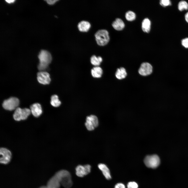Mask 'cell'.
Instances as JSON below:
<instances>
[{
	"instance_id": "cell-1",
	"label": "cell",
	"mask_w": 188,
	"mask_h": 188,
	"mask_svg": "<svg viewBox=\"0 0 188 188\" xmlns=\"http://www.w3.org/2000/svg\"><path fill=\"white\" fill-rule=\"evenodd\" d=\"M39 63L38 66V69L40 71H44L48 67L52 59V56L48 51L42 50L38 55Z\"/></svg>"
},
{
	"instance_id": "cell-2",
	"label": "cell",
	"mask_w": 188,
	"mask_h": 188,
	"mask_svg": "<svg viewBox=\"0 0 188 188\" xmlns=\"http://www.w3.org/2000/svg\"><path fill=\"white\" fill-rule=\"evenodd\" d=\"M95 36L97 44L100 46L106 45L110 40L109 33L106 30H98L95 33Z\"/></svg>"
},
{
	"instance_id": "cell-3",
	"label": "cell",
	"mask_w": 188,
	"mask_h": 188,
	"mask_svg": "<svg viewBox=\"0 0 188 188\" xmlns=\"http://www.w3.org/2000/svg\"><path fill=\"white\" fill-rule=\"evenodd\" d=\"M30 109L17 107L15 110L13 115L14 119L16 121L24 120L27 119L31 113Z\"/></svg>"
},
{
	"instance_id": "cell-4",
	"label": "cell",
	"mask_w": 188,
	"mask_h": 188,
	"mask_svg": "<svg viewBox=\"0 0 188 188\" xmlns=\"http://www.w3.org/2000/svg\"><path fill=\"white\" fill-rule=\"evenodd\" d=\"M19 103V101L17 98L12 97L4 101L2 106L5 109L11 111L18 107Z\"/></svg>"
},
{
	"instance_id": "cell-5",
	"label": "cell",
	"mask_w": 188,
	"mask_h": 188,
	"mask_svg": "<svg viewBox=\"0 0 188 188\" xmlns=\"http://www.w3.org/2000/svg\"><path fill=\"white\" fill-rule=\"evenodd\" d=\"M144 162L148 167L154 168L157 167L160 163V160L158 156L156 155H148L144 158Z\"/></svg>"
},
{
	"instance_id": "cell-6",
	"label": "cell",
	"mask_w": 188,
	"mask_h": 188,
	"mask_svg": "<svg viewBox=\"0 0 188 188\" xmlns=\"http://www.w3.org/2000/svg\"><path fill=\"white\" fill-rule=\"evenodd\" d=\"M98 120L96 116L91 115L87 117L85 125L89 131L93 130L98 126Z\"/></svg>"
},
{
	"instance_id": "cell-7",
	"label": "cell",
	"mask_w": 188,
	"mask_h": 188,
	"mask_svg": "<svg viewBox=\"0 0 188 188\" xmlns=\"http://www.w3.org/2000/svg\"><path fill=\"white\" fill-rule=\"evenodd\" d=\"M0 163L4 164L8 163L11 158V154L10 151L6 148H2L0 149Z\"/></svg>"
},
{
	"instance_id": "cell-8",
	"label": "cell",
	"mask_w": 188,
	"mask_h": 188,
	"mask_svg": "<svg viewBox=\"0 0 188 188\" xmlns=\"http://www.w3.org/2000/svg\"><path fill=\"white\" fill-rule=\"evenodd\" d=\"M91 167L89 164L79 165L75 168L76 174L78 177H83L90 172Z\"/></svg>"
},
{
	"instance_id": "cell-9",
	"label": "cell",
	"mask_w": 188,
	"mask_h": 188,
	"mask_svg": "<svg viewBox=\"0 0 188 188\" xmlns=\"http://www.w3.org/2000/svg\"><path fill=\"white\" fill-rule=\"evenodd\" d=\"M152 71V67L149 63L143 62L141 64L138 70L139 74L143 76H146L151 74Z\"/></svg>"
},
{
	"instance_id": "cell-10",
	"label": "cell",
	"mask_w": 188,
	"mask_h": 188,
	"mask_svg": "<svg viewBox=\"0 0 188 188\" xmlns=\"http://www.w3.org/2000/svg\"><path fill=\"white\" fill-rule=\"evenodd\" d=\"M37 79L40 83L43 84H48L51 81L49 74L45 71H40L37 74Z\"/></svg>"
},
{
	"instance_id": "cell-11",
	"label": "cell",
	"mask_w": 188,
	"mask_h": 188,
	"mask_svg": "<svg viewBox=\"0 0 188 188\" xmlns=\"http://www.w3.org/2000/svg\"><path fill=\"white\" fill-rule=\"evenodd\" d=\"M30 108L32 114L35 117H39L42 113L41 106L39 103H36L32 104L30 106Z\"/></svg>"
},
{
	"instance_id": "cell-12",
	"label": "cell",
	"mask_w": 188,
	"mask_h": 188,
	"mask_svg": "<svg viewBox=\"0 0 188 188\" xmlns=\"http://www.w3.org/2000/svg\"><path fill=\"white\" fill-rule=\"evenodd\" d=\"M91 25L89 22L86 21H82L78 24V27L79 30L82 32H88L90 29Z\"/></svg>"
},
{
	"instance_id": "cell-13",
	"label": "cell",
	"mask_w": 188,
	"mask_h": 188,
	"mask_svg": "<svg viewBox=\"0 0 188 188\" xmlns=\"http://www.w3.org/2000/svg\"><path fill=\"white\" fill-rule=\"evenodd\" d=\"M113 27L117 31H121L125 27V24L123 21L119 18H116L112 24Z\"/></svg>"
},
{
	"instance_id": "cell-14",
	"label": "cell",
	"mask_w": 188,
	"mask_h": 188,
	"mask_svg": "<svg viewBox=\"0 0 188 188\" xmlns=\"http://www.w3.org/2000/svg\"><path fill=\"white\" fill-rule=\"evenodd\" d=\"M99 168L102 171L105 178L108 180L111 178L109 170L107 166L104 164L100 163L98 165Z\"/></svg>"
},
{
	"instance_id": "cell-15",
	"label": "cell",
	"mask_w": 188,
	"mask_h": 188,
	"mask_svg": "<svg viewBox=\"0 0 188 188\" xmlns=\"http://www.w3.org/2000/svg\"><path fill=\"white\" fill-rule=\"evenodd\" d=\"M151 22L149 19L146 18L143 20L142 24V28L143 31L148 33L151 29Z\"/></svg>"
},
{
	"instance_id": "cell-16",
	"label": "cell",
	"mask_w": 188,
	"mask_h": 188,
	"mask_svg": "<svg viewBox=\"0 0 188 188\" xmlns=\"http://www.w3.org/2000/svg\"><path fill=\"white\" fill-rule=\"evenodd\" d=\"M115 75L118 79H122L126 77L127 75V73L125 69L122 67L117 69Z\"/></svg>"
},
{
	"instance_id": "cell-17",
	"label": "cell",
	"mask_w": 188,
	"mask_h": 188,
	"mask_svg": "<svg viewBox=\"0 0 188 188\" xmlns=\"http://www.w3.org/2000/svg\"><path fill=\"white\" fill-rule=\"evenodd\" d=\"M92 76L94 78H99L101 77L103 73L102 69L99 66H95L92 69L91 71Z\"/></svg>"
},
{
	"instance_id": "cell-18",
	"label": "cell",
	"mask_w": 188,
	"mask_h": 188,
	"mask_svg": "<svg viewBox=\"0 0 188 188\" xmlns=\"http://www.w3.org/2000/svg\"><path fill=\"white\" fill-rule=\"evenodd\" d=\"M102 61V58L101 56L97 57L95 55L92 56L90 58L91 63L96 66H99Z\"/></svg>"
},
{
	"instance_id": "cell-19",
	"label": "cell",
	"mask_w": 188,
	"mask_h": 188,
	"mask_svg": "<svg viewBox=\"0 0 188 188\" xmlns=\"http://www.w3.org/2000/svg\"><path fill=\"white\" fill-rule=\"evenodd\" d=\"M51 104L55 107H57L61 104V102L59 99L58 96L56 95H52L51 97Z\"/></svg>"
},
{
	"instance_id": "cell-20",
	"label": "cell",
	"mask_w": 188,
	"mask_h": 188,
	"mask_svg": "<svg viewBox=\"0 0 188 188\" xmlns=\"http://www.w3.org/2000/svg\"><path fill=\"white\" fill-rule=\"evenodd\" d=\"M178 9L180 11L188 10V3L185 1H180L178 3Z\"/></svg>"
},
{
	"instance_id": "cell-21",
	"label": "cell",
	"mask_w": 188,
	"mask_h": 188,
	"mask_svg": "<svg viewBox=\"0 0 188 188\" xmlns=\"http://www.w3.org/2000/svg\"><path fill=\"white\" fill-rule=\"evenodd\" d=\"M125 17L127 20L129 21H132L135 19L136 15L134 12L129 10L126 13Z\"/></svg>"
},
{
	"instance_id": "cell-22",
	"label": "cell",
	"mask_w": 188,
	"mask_h": 188,
	"mask_svg": "<svg viewBox=\"0 0 188 188\" xmlns=\"http://www.w3.org/2000/svg\"><path fill=\"white\" fill-rule=\"evenodd\" d=\"M160 4L162 7H166L170 6L171 5V2L169 0H161Z\"/></svg>"
},
{
	"instance_id": "cell-23",
	"label": "cell",
	"mask_w": 188,
	"mask_h": 188,
	"mask_svg": "<svg viewBox=\"0 0 188 188\" xmlns=\"http://www.w3.org/2000/svg\"><path fill=\"white\" fill-rule=\"evenodd\" d=\"M127 187L128 188H138V185L135 182H130L128 183Z\"/></svg>"
},
{
	"instance_id": "cell-24",
	"label": "cell",
	"mask_w": 188,
	"mask_h": 188,
	"mask_svg": "<svg viewBox=\"0 0 188 188\" xmlns=\"http://www.w3.org/2000/svg\"><path fill=\"white\" fill-rule=\"evenodd\" d=\"M182 45L186 48H188V38L182 39L181 41Z\"/></svg>"
},
{
	"instance_id": "cell-25",
	"label": "cell",
	"mask_w": 188,
	"mask_h": 188,
	"mask_svg": "<svg viewBox=\"0 0 188 188\" xmlns=\"http://www.w3.org/2000/svg\"><path fill=\"white\" fill-rule=\"evenodd\" d=\"M114 188H125V187L123 184L122 183H118L115 185Z\"/></svg>"
},
{
	"instance_id": "cell-26",
	"label": "cell",
	"mask_w": 188,
	"mask_h": 188,
	"mask_svg": "<svg viewBox=\"0 0 188 188\" xmlns=\"http://www.w3.org/2000/svg\"><path fill=\"white\" fill-rule=\"evenodd\" d=\"M47 3L50 5H53L56 2L58 1L57 0H45Z\"/></svg>"
},
{
	"instance_id": "cell-27",
	"label": "cell",
	"mask_w": 188,
	"mask_h": 188,
	"mask_svg": "<svg viewBox=\"0 0 188 188\" xmlns=\"http://www.w3.org/2000/svg\"><path fill=\"white\" fill-rule=\"evenodd\" d=\"M185 19L186 21L188 23V12L185 14Z\"/></svg>"
},
{
	"instance_id": "cell-28",
	"label": "cell",
	"mask_w": 188,
	"mask_h": 188,
	"mask_svg": "<svg viewBox=\"0 0 188 188\" xmlns=\"http://www.w3.org/2000/svg\"><path fill=\"white\" fill-rule=\"evenodd\" d=\"M5 1H6V2H7V3H13L15 1V0H6Z\"/></svg>"
}]
</instances>
